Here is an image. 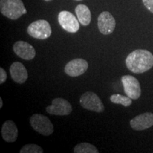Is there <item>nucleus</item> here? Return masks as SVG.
<instances>
[{
	"label": "nucleus",
	"mask_w": 153,
	"mask_h": 153,
	"mask_svg": "<svg viewBox=\"0 0 153 153\" xmlns=\"http://www.w3.org/2000/svg\"><path fill=\"white\" fill-rule=\"evenodd\" d=\"M0 11L11 20H16L27 13L22 0H0Z\"/></svg>",
	"instance_id": "nucleus-2"
},
{
	"label": "nucleus",
	"mask_w": 153,
	"mask_h": 153,
	"mask_svg": "<svg viewBox=\"0 0 153 153\" xmlns=\"http://www.w3.org/2000/svg\"><path fill=\"white\" fill-rule=\"evenodd\" d=\"M126 65L133 73H143L153 67V55L147 50H135L126 57Z\"/></svg>",
	"instance_id": "nucleus-1"
},
{
	"label": "nucleus",
	"mask_w": 153,
	"mask_h": 153,
	"mask_svg": "<svg viewBox=\"0 0 153 153\" xmlns=\"http://www.w3.org/2000/svg\"><path fill=\"white\" fill-rule=\"evenodd\" d=\"M7 79V74L2 68H0V84H3Z\"/></svg>",
	"instance_id": "nucleus-20"
},
{
	"label": "nucleus",
	"mask_w": 153,
	"mask_h": 153,
	"mask_svg": "<svg viewBox=\"0 0 153 153\" xmlns=\"http://www.w3.org/2000/svg\"><path fill=\"white\" fill-rule=\"evenodd\" d=\"M43 150L39 145L36 144H27L21 149L20 153H43Z\"/></svg>",
	"instance_id": "nucleus-18"
},
{
	"label": "nucleus",
	"mask_w": 153,
	"mask_h": 153,
	"mask_svg": "<svg viewBox=\"0 0 153 153\" xmlns=\"http://www.w3.org/2000/svg\"><path fill=\"white\" fill-rule=\"evenodd\" d=\"M145 7L153 14V0H143Z\"/></svg>",
	"instance_id": "nucleus-19"
},
{
	"label": "nucleus",
	"mask_w": 153,
	"mask_h": 153,
	"mask_svg": "<svg viewBox=\"0 0 153 153\" xmlns=\"http://www.w3.org/2000/svg\"><path fill=\"white\" fill-rule=\"evenodd\" d=\"M110 100L112 103L116 104H121L122 106L128 107L132 104V99L129 97L119 94H115L110 97Z\"/></svg>",
	"instance_id": "nucleus-17"
},
{
	"label": "nucleus",
	"mask_w": 153,
	"mask_h": 153,
	"mask_svg": "<svg viewBox=\"0 0 153 153\" xmlns=\"http://www.w3.org/2000/svg\"><path fill=\"white\" fill-rule=\"evenodd\" d=\"M58 22L61 27L69 33H76L79 29V20L70 11H60L58 14Z\"/></svg>",
	"instance_id": "nucleus-7"
},
{
	"label": "nucleus",
	"mask_w": 153,
	"mask_h": 153,
	"mask_svg": "<svg viewBox=\"0 0 153 153\" xmlns=\"http://www.w3.org/2000/svg\"><path fill=\"white\" fill-rule=\"evenodd\" d=\"M72 111V105L68 101L62 98H55L52 104L46 107V111L55 116H68Z\"/></svg>",
	"instance_id": "nucleus-8"
},
{
	"label": "nucleus",
	"mask_w": 153,
	"mask_h": 153,
	"mask_svg": "<svg viewBox=\"0 0 153 153\" xmlns=\"http://www.w3.org/2000/svg\"><path fill=\"white\" fill-rule=\"evenodd\" d=\"M74 153H99V150L94 145L88 143H82L74 148Z\"/></svg>",
	"instance_id": "nucleus-16"
},
{
	"label": "nucleus",
	"mask_w": 153,
	"mask_h": 153,
	"mask_svg": "<svg viewBox=\"0 0 153 153\" xmlns=\"http://www.w3.org/2000/svg\"><path fill=\"white\" fill-rule=\"evenodd\" d=\"M76 1H82V0H76Z\"/></svg>",
	"instance_id": "nucleus-23"
},
{
	"label": "nucleus",
	"mask_w": 153,
	"mask_h": 153,
	"mask_svg": "<svg viewBox=\"0 0 153 153\" xmlns=\"http://www.w3.org/2000/svg\"><path fill=\"white\" fill-rule=\"evenodd\" d=\"M121 82L123 84L126 94L134 100L139 99L141 95V88L140 82L135 76L124 75L122 76Z\"/></svg>",
	"instance_id": "nucleus-6"
},
{
	"label": "nucleus",
	"mask_w": 153,
	"mask_h": 153,
	"mask_svg": "<svg viewBox=\"0 0 153 153\" xmlns=\"http://www.w3.org/2000/svg\"><path fill=\"white\" fill-rule=\"evenodd\" d=\"M89 65L85 60L82 58L74 59L68 62L65 67V72L70 76H79L87 71Z\"/></svg>",
	"instance_id": "nucleus-9"
},
{
	"label": "nucleus",
	"mask_w": 153,
	"mask_h": 153,
	"mask_svg": "<svg viewBox=\"0 0 153 153\" xmlns=\"http://www.w3.org/2000/svg\"><path fill=\"white\" fill-rule=\"evenodd\" d=\"M13 51L17 56L26 60H30L36 56V52L33 45L27 42L19 41L14 43Z\"/></svg>",
	"instance_id": "nucleus-11"
},
{
	"label": "nucleus",
	"mask_w": 153,
	"mask_h": 153,
	"mask_svg": "<svg viewBox=\"0 0 153 153\" xmlns=\"http://www.w3.org/2000/svg\"><path fill=\"white\" fill-rule=\"evenodd\" d=\"M98 28L104 35L113 33L116 27V20L108 11H103L98 17Z\"/></svg>",
	"instance_id": "nucleus-10"
},
{
	"label": "nucleus",
	"mask_w": 153,
	"mask_h": 153,
	"mask_svg": "<svg viewBox=\"0 0 153 153\" xmlns=\"http://www.w3.org/2000/svg\"><path fill=\"white\" fill-rule=\"evenodd\" d=\"M31 127L37 132L45 136L51 135L54 132V126L47 116L40 114L32 115L30 118Z\"/></svg>",
	"instance_id": "nucleus-3"
},
{
	"label": "nucleus",
	"mask_w": 153,
	"mask_h": 153,
	"mask_svg": "<svg viewBox=\"0 0 153 153\" xmlns=\"http://www.w3.org/2000/svg\"><path fill=\"white\" fill-rule=\"evenodd\" d=\"M78 20L82 26H88L91 20V14L89 9L85 4H79L75 8Z\"/></svg>",
	"instance_id": "nucleus-15"
},
{
	"label": "nucleus",
	"mask_w": 153,
	"mask_h": 153,
	"mask_svg": "<svg viewBox=\"0 0 153 153\" xmlns=\"http://www.w3.org/2000/svg\"><path fill=\"white\" fill-rule=\"evenodd\" d=\"M27 33L34 38L45 40L51 36L52 29L51 25L46 20L40 19L31 23L28 26Z\"/></svg>",
	"instance_id": "nucleus-4"
},
{
	"label": "nucleus",
	"mask_w": 153,
	"mask_h": 153,
	"mask_svg": "<svg viewBox=\"0 0 153 153\" xmlns=\"http://www.w3.org/2000/svg\"><path fill=\"white\" fill-rule=\"evenodd\" d=\"M9 72L12 79L18 84H23L28 79V72L25 66L20 62H14L11 64Z\"/></svg>",
	"instance_id": "nucleus-13"
},
{
	"label": "nucleus",
	"mask_w": 153,
	"mask_h": 153,
	"mask_svg": "<svg viewBox=\"0 0 153 153\" xmlns=\"http://www.w3.org/2000/svg\"><path fill=\"white\" fill-rule=\"evenodd\" d=\"M45 1H51V0H45Z\"/></svg>",
	"instance_id": "nucleus-22"
},
{
	"label": "nucleus",
	"mask_w": 153,
	"mask_h": 153,
	"mask_svg": "<svg viewBox=\"0 0 153 153\" xmlns=\"http://www.w3.org/2000/svg\"><path fill=\"white\" fill-rule=\"evenodd\" d=\"M131 128L135 131H143L153 126V114L147 112L140 114L130 121Z\"/></svg>",
	"instance_id": "nucleus-12"
},
{
	"label": "nucleus",
	"mask_w": 153,
	"mask_h": 153,
	"mask_svg": "<svg viewBox=\"0 0 153 153\" xmlns=\"http://www.w3.org/2000/svg\"><path fill=\"white\" fill-rule=\"evenodd\" d=\"M3 106V101H2V99L0 98V108H2Z\"/></svg>",
	"instance_id": "nucleus-21"
},
{
	"label": "nucleus",
	"mask_w": 153,
	"mask_h": 153,
	"mask_svg": "<svg viewBox=\"0 0 153 153\" xmlns=\"http://www.w3.org/2000/svg\"><path fill=\"white\" fill-rule=\"evenodd\" d=\"M1 133L2 138L7 143H14L19 135L16 125L11 120H7L3 123Z\"/></svg>",
	"instance_id": "nucleus-14"
},
{
	"label": "nucleus",
	"mask_w": 153,
	"mask_h": 153,
	"mask_svg": "<svg viewBox=\"0 0 153 153\" xmlns=\"http://www.w3.org/2000/svg\"><path fill=\"white\" fill-rule=\"evenodd\" d=\"M81 106L85 109L97 113H101L104 111V104L97 94L92 91H87L81 96L79 99Z\"/></svg>",
	"instance_id": "nucleus-5"
}]
</instances>
